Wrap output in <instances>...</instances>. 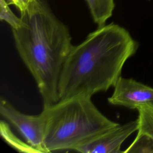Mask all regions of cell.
I'll return each instance as SVG.
<instances>
[{"instance_id": "8", "label": "cell", "mask_w": 153, "mask_h": 153, "mask_svg": "<svg viewBox=\"0 0 153 153\" xmlns=\"http://www.w3.org/2000/svg\"><path fill=\"white\" fill-rule=\"evenodd\" d=\"M137 118L139 134H145L153 139V102H149L139 106Z\"/></svg>"}, {"instance_id": "13", "label": "cell", "mask_w": 153, "mask_h": 153, "mask_svg": "<svg viewBox=\"0 0 153 153\" xmlns=\"http://www.w3.org/2000/svg\"><path fill=\"white\" fill-rule=\"evenodd\" d=\"M10 2V4L14 5L16 7L18 5V0H8Z\"/></svg>"}, {"instance_id": "9", "label": "cell", "mask_w": 153, "mask_h": 153, "mask_svg": "<svg viewBox=\"0 0 153 153\" xmlns=\"http://www.w3.org/2000/svg\"><path fill=\"white\" fill-rule=\"evenodd\" d=\"M0 124L1 136L10 146L20 152H39L36 149L29 145L27 143H24L15 135H14L10 130L6 121L1 120Z\"/></svg>"}, {"instance_id": "7", "label": "cell", "mask_w": 153, "mask_h": 153, "mask_svg": "<svg viewBox=\"0 0 153 153\" xmlns=\"http://www.w3.org/2000/svg\"><path fill=\"white\" fill-rule=\"evenodd\" d=\"M97 27L106 25L115 8L114 0H85Z\"/></svg>"}, {"instance_id": "2", "label": "cell", "mask_w": 153, "mask_h": 153, "mask_svg": "<svg viewBox=\"0 0 153 153\" xmlns=\"http://www.w3.org/2000/svg\"><path fill=\"white\" fill-rule=\"evenodd\" d=\"M20 15L25 25L11 29L15 46L36 83L44 106L51 105L59 101V79L73 46L69 28L47 0H32Z\"/></svg>"}, {"instance_id": "3", "label": "cell", "mask_w": 153, "mask_h": 153, "mask_svg": "<svg viewBox=\"0 0 153 153\" xmlns=\"http://www.w3.org/2000/svg\"><path fill=\"white\" fill-rule=\"evenodd\" d=\"M91 96L78 95L43 106L47 152L74 150L118 124L96 107Z\"/></svg>"}, {"instance_id": "10", "label": "cell", "mask_w": 153, "mask_h": 153, "mask_svg": "<svg viewBox=\"0 0 153 153\" xmlns=\"http://www.w3.org/2000/svg\"><path fill=\"white\" fill-rule=\"evenodd\" d=\"M0 19L8 23L11 29H18L25 25L21 17H18L11 11L6 0H0Z\"/></svg>"}, {"instance_id": "1", "label": "cell", "mask_w": 153, "mask_h": 153, "mask_svg": "<svg viewBox=\"0 0 153 153\" xmlns=\"http://www.w3.org/2000/svg\"><path fill=\"white\" fill-rule=\"evenodd\" d=\"M137 48L138 43L123 27L112 23L97 27L72 46L59 79V100L78 95L91 97L114 87Z\"/></svg>"}, {"instance_id": "6", "label": "cell", "mask_w": 153, "mask_h": 153, "mask_svg": "<svg viewBox=\"0 0 153 153\" xmlns=\"http://www.w3.org/2000/svg\"><path fill=\"white\" fill-rule=\"evenodd\" d=\"M112 94L108 101L113 105L137 109L149 102H153V88L132 78L121 76L115 85Z\"/></svg>"}, {"instance_id": "12", "label": "cell", "mask_w": 153, "mask_h": 153, "mask_svg": "<svg viewBox=\"0 0 153 153\" xmlns=\"http://www.w3.org/2000/svg\"><path fill=\"white\" fill-rule=\"evenodd\" d=\"M32 0H18V5L17 8L20 11V13L25 11Z\"/></svg>"}, {"instance_id": "4", "label": "cell", "mask_w": 153, "mask_h": 153, "mask_svg": "<svg viewBox=\"0 0 153 153\" xmlns=\"http://www.w3.org/2000/svg\"><path fill=\"white\" fill-rule=\"evenodd\" d=\"M0 114L19 131L29 145L39 152L47 153L44 145V124L41 113L36 115L22 113L1 97Z\"/></svg>"}, {"instance_id": "11", "label": "cell", "mask_w": 153, "mask_h": 153, "mask_svg": "<svg viewBox=\"0 0 153 153\" xmlns=\"http://www.w3.org/2000/svg\"><path fill=\"white\" fill-rule=\"evenodd\" d=\"M123 152H153V139L147 135L137 134L133 142Z\"/></svg>"}, {"instance_id": "5", "label": "cell", "mask_w": 153, "mask_h": 153, "mask_svg": "<svg viewBox=\"0 0 153 153\" xmlns=\"http://www.w3.org/2000/svg\"><path fill=\"white\" fill-rule=\"evenodd\" d=\"M138 130V120L128 122L104 131L74 151L82 153H120L121 146L124 140Z\"/></svg>"}]
</instances>
